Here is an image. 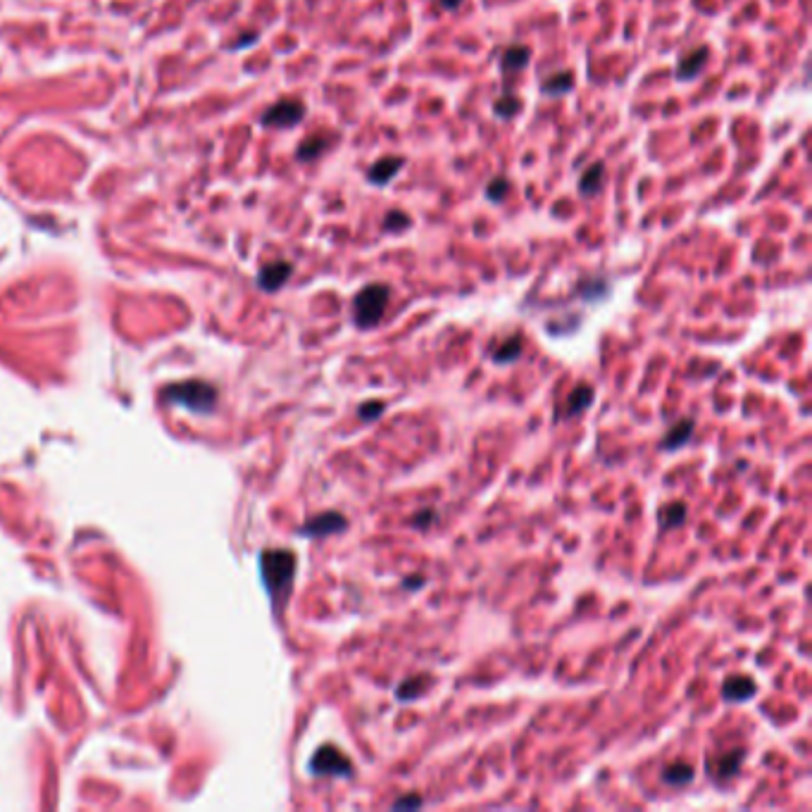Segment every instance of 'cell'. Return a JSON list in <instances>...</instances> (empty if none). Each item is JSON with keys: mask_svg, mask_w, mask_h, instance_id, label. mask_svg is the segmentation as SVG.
I'll return each mask as SVG.
<instances>
[{"mask_svg": "<svg viewBox=\"0 0 812 812\" xmlns=\"http://www.w3.org/2000/svg\"><path fill=\"white\" fill-rule=\"evenodd\" d=\"M262 579H265L267 591L274 595V600H281L291 591V582L295 577V557L288 551H267L260 557Z\"/></svg>", "mask_w": 812, "mask_h": 812, "instance_id": "1", "label": "cell"}, {"mask_svg": "<svg viewBox=\"0 0 812 812\" xmlns=\"http://www.w3.org/2000/svg\"><path fill=\"white\" fill-rule=\"evenodd\" d=\"M391 300V288L386 284H367L353 298V321L360 329H372L382 321Z\"/></svg>", "mask_w": 812, "mask_h": 812, "instance_id": "2", "label": "cell"}, {"mask_svg": "<svg viewBox=\"0 0 812 812\" xmlns=\"http://www.w3.org/2000/svg\"><path fill=\"white\" fill-rule=\"evenodd\" d=\"M310 772L317 777H350L353 762L334 746H321L310 760Z\"/></svg>", "mask_w": 812, "mask_h": 812, "instance_id": "3", "label": "cell"}, {"mask_svg": "<svg viewBox=\"0 0 812 812\" xmlns=\"http://www.w3.org/2000/svg\"><path fill=\"white\" fill-rule=\"evenodd\" d=\"M170 398L191 410H210L215 405V388L200 382H186L170 388Z\"/></svg>", "mask_w": 812, "mask_h": 812, "instance_id": "4", "label": "cell"}, {"mask_svg": "<svg viewBox=\"0 0 812 812\" xmlns=\"http://www.w3.org/2000/svg\"><path fill=\"white\" fill-rule=\"evenodd\" d=\"M346 526H348V519L341 513H321L317 517H313L308 524H303L300 534L321 539V536H331V534H339V531H346Z\"/></svg>", "mask_w": 812, "mask_h": 812, "instance_id": "5", "label": "cell"}, {"mask_svg": "<svg viewBox=\"0 0 812 812\" xmlns=\"http://www.w3.org/2000/svg\"><path fill=\"white\" fill-rule=\"evenodd\" d=\"M305 108L298 100H284V103L274 105L270 112L265 115V124L272 126H293L303 119Z\"/></svg>", "mask_w": 812, "mask_h": 812, "instance_id": "6", "label": "cell"}, {"mask_svg": "<svg viewBox=\"0 0 812 812\" xmlns=\"http://www.w3.org/2000/svg\"><path fill=\"white\" fill-rule=\"evenodd\" d=\"M405 160L403 157H382V160H377L372 167L367 170V179L369 184H377V186H386L388 181L403 170Z\"/></svg>", "mask_w": 812, "mask_h": 812, "instance_id": "7", "label": "cell"}, {"mask_svg": "<svg viewBox=\"0 0 812 812\" xmlns=\"http://www.w3.org/2000/svg\"><path fill=\"white\" fill-rule=\"evenodd\" d=\"M710 57V50L705 48V46H700V48L686 52V55L679 60L677 65V79H682V81H689V79H693L695 74L705 67V62H708Z\"/></svg>", "mask_w": 812, "mask_h": 812, "instance_id": "8", "label": "cell"}, {"mask_svg": "<svg viewBox=\"0 0 812 812\" xmlns=\"http://www.w3.org/2000/svg\"><path fill=\"white\" fill-rule=\"evenodd\" d=\"M755 691H757V686L748 677H729L724 682V686H722V695H724V700H729V703H743V700L751 698Z\"/></svg>", "mask_w": 812, "mask_h": 812, "instance_id": "9", "label": "cell"}, {"mask_svg": "<svg viewBox=\"0 0 812 812\" xmlns=\"http://www.w3.org/2000/svg\"><path fill=\"white\" fill-rule=\"evenodd\" d=\"M429 686H431V677H429V674H417V677L405 679V682L400 684L398 689H395V698H398L400 703H410V700L422 698V695L429 691Z\"/></svg>", "mask_w": 812, "mask_h": 812, "instance_id": "10", "label": "cell"}, {"mask_svg": "<svg viewBox=\"0 0 812 812\" xmlns=\"http://www.w3.org/2000/svg\"><path fill=\"white\" fill-rule=\"evenodd\" d=\"M591 403H593V386H588V384H579L567 398L565 417H577V415L584 413Z\"/></svg>", "mask_w": 812, "mask_h": 812, "instance_id": "11", "label": "cell"}, {"mask_svg": "<svg viewBox=\"0 0 812 812\" xmlns=\"http://www.w3.org/2000/svg\"><path fill=\"white\" fill-rule=\"evenodd\" d=\"M691 436H693V419H682L679 424H674L672 429H669V434L662 439V450H679V448L684 446V443L691 441Z\"/></svg>", "mask_w": 812, "mask_h": 812, "instance_id": "12", "label": "cell"}, {"mask_svg": "<svg viewBox=\"0 0 812 812\" xmlns=\"http://www.w3.org/2000/svg\"><path fill=\"white\" fill-rule=\"evenodd\" d=\"M603 177H605V165L603 162H593L588 170H584L582 179H579V193L582 196H595L603 186Z\"/></svg>", "mask_w": 812, "mask_h": 812, "instance_id": "13", "label": "cell"}, {"mask_svg": "<svg viewBox=\"0 0 812 812\" xmlns=\"http://www.w3.org/2000/svg\"><path fill=\"white\" fill-rule=\"evenodd\" d=\"M693 777L695 772L689 762H672L662 769V782L667 786H686V784L693 782Z\"/></svg>", "mask_w": 812, "mask_h": 812, "instance_id": "14", "label": "cell"}, {"mask_svg": "<svg viewBox=\"0 0 812 812\" xmlns=\"http://www.w3.org/2000/svg\"><path fill=\"white\" fill-rule=\"evenodd\" d=\"M288 274H291V265L288 262H274V265H270L260 274V286L267 288V291H274V288H279L286 281Z\"/></svg>", "mask_w": 812, "mask_h": 812, "instance_id": "15", "label": "cell"}, {"mask_svg": "<svg viewBox=\"0 0 812 812\" xmlns=\"http://www.w3.org/2000/svg\"><path fill=\"white\" fill-rule=\"evenodd\" d=\"M684 519H686V505L684 503H667L657 513V524L662 529H674V526L684 524Z\"/></svg>", "mask_w": 812, "mask_h": 812, "instance_id": "16", "label": "cell"}, {"mask_svg": "<svg viewBox=\"0 0 812 812\" xmlns=\"http://www.w3.org/2000/svg\"><path fill=\"white\" fill-rule=\"evenodd\" d=\"M522 348H524V344H522L519 336H510L508 341H503V344H500L493 350V362H495V365H508V362H515L517 357L522 355Z\"/></svg>", "mask_w": 812, "mask_h": 812, "instance_id": "17", "label": "cell"}, {"mask_svg": "<svg viewBox=\"0 0 812 812\" xmlns=\"http://www.w3.org/2000/svg\"><path fill=\"white\" fill-rule=\"evenodd\" d=\"M572 86H574V74L572 72H557L546 79V83H543V93H548V96H562V93L572 91Z\"/></svg>", "mask_w": 812, "mask_h": 812, "instance_id": "18", "label": "cell"}, {"mask_svg": "<svg viewBox=\"0 0 812 812\" xmlns=\"http://www.w3.org/2000/svg\"><path fill=\"white\" fill-rule=\"evenodd\" d=\"M743 760H746V751H741V748L726 753V755H722V760L717 762V774H720L722 779H731L738 769H741Z\"/></svg>", "mask_w": 812, "mask_h": 812, "instance_id": "19", "label": "cell"}, {"mask_svg": "<svg viewBox=\"0 0 812 812\" xmlns=\"http://www.w3.org/2000/svg\"><path fill=\"white\" fill-rule=\"evenodd\" d=\"M529 65V50L524 46H513L503 52V70L505 72H519Z\"/></svg>", "mask_w": 812, "mask_h": 812, "instance_id": "20", "label": "cell"}, {"mask_svg": "<svg viewBox=\"0 0 812 812\" xmlns=\"http://www.w3.org/2000/svg\"><path fill=\"white\" fill-rule=\"evenodd\" d=\"M410 224H413V219H410L408 215L400 212V210H391V212L386 215V219H384V231H395V234H400V231H405Z\"/></svg>", "mask_w": 812, "mask_h": 812, "instance_id": "21", "label": "cell"}, {"mask_svg": "<svg viewBox=\"0 0 812 812\" xmlns=\"http://www.w3.org/2000/svg\"><path fill=\"white\" fill-rule=\"evenodd\" d=\"M329 143H331L329 139H310V141H305V143L300 146V150H298L300 160H315L319 152H324V148Z\"/></svg>", "mask_w": 812, "mask_h": 812, "instance_id": "22", "label": "cell"}, {"mask_svg": "<svg viewBox=\"0 0 812 812\" xmlns=\"http://www.w3.org/2000/svg\"><path fill=\"white\" fill-rule=\"evenodd\" d=\"M519 108H522V103L515 96H500V100L495 103V115L508 119V117H515V115L519 112Z\"/></svg>", "mask_w": 812, "mask_h": 812, "instance_id": "23", "label": "cell"}, {"mask_svg": "<svg viewBox=\"0 0 812 812\" xmlns=\"http://www.w3.org/2000/svg\"><path fill=\"white\" fill-rule=\"evenodd\" d=\"M508 191H510L508 179H493V181L486 186V198L491 200V203H500V200L508 196Z\"/></svg>", "mask_w": 812, "mask_h": 812, "instance_id": "24", "label": "cell"}, {"mask_svg": "<svg viewBox=\"0 0 812 812\" xmlns=\"http://www.w3.org/2000/svg\"><path fill=\"white\" fill-rule=\"evenodd\" d=\"M384 413V403L382 400H367V403L360 405V410H357V415H360L362 422H374L379 419Z\"/></svg>", "mask_w": 812, "mask_h": 812, "instance_id": "25", "label": "cell"}, {"mask_svg": "<svg viewBox=\"0 0 812 812\" xmlns=\"http://www.w3.org/2000/svg\"><path fill=\"white\" fill-rule=\"evenodd\" d=\"M422 803L424 800L417 793H408V795H400L398 800H393V810H417L422 808Z\"/></svg>", "mask_w": 812, "mask_h": 812, "instance_id": "26", "label": "cell"}, {"mask_svg": "<svg viewBox=\"0 0 812 812\" xmlns=\"http://www.w3.org/2000/svg\"><path fill=\"white\" fill-rule=\"evenodd\" d=\"M429 522H434V510H429V508L422 510V513L413 517V526H417V529H424Z\"/></svg>", "mask_w": 812, "mask_h": 812, "instance_id": "27", "label": "cell"}, {"mask_svg": "<svg viewBox=\"0 0 812 812\" xmlns=\"http://www.w3.org/2000/svg\"><path fill=\"white\" fill-rule=\"evenodd\" d=\"M424 582H426L424 577H415V579H413V577H408V579H403V588H408V591H410V588H415V591H417V588L424 586Z\"/></svg>", "mask_w": 812, "mask_h": 812, "instance_id": "28", "label": "cell"}, {"mask_svg": "<svg viewBox=\"0 0 812 812\" xmlns=\"http://www.w3.org/2000/svg\"><path fill=\"white\" fill-rule=\"evenodd\" d=\"M460 3H462V0H441L443 8H457Z\"/></svg>", "mask_w": 812, "mask_h": 812, "instance_id": "29", "label": "cell"}]
</instances>
